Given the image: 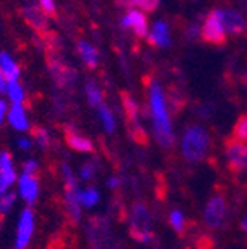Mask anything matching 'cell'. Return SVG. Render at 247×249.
<instances>
[{
    "label": "cell",
    "instance_id": "32",
    "mask_svg": "<svg viewBox=\"0 0 247 249\" xmlns=\"http://www.w3.org/2000/svg\"><path fill=\"white\" fill-rule=\"evenodd\" d=\"M40 11L45 16H52L55 14V2L54 0H38Z\"/></svg>",
    "mask_w": 247,
    "mask_h": 249
},
{
    "label": "cell",
    "instance_id": "33",
    "mask_svg": "<svg viewBox=\"0 0 247 249\" xmlns=\"http://www.w3.org/2000/svg\"><path fill=\"white\" fill-rule=\"evenodd\" d=\"M7 113H9V102L0 97V128L7 123Z\"/></svg>",
    "mask_w": 247,
    "mask_h": 249
},
{
    "label": "cell",
    "instance_id": "14",
    "mask_svg": "<svg viewBox=\"0 0 247 249\" xmlns=\"http://www.w3.org/2000/svg\"><path fill=\"white\" fill-rule=\"evenodd\" d=\"M149 42L152 45L159 47V49H166L171 45V31H170V24L166 21H156L154 24L149 30V35H147Z\"/></svg>",
    "mask_w": 247,
    "mask_h": 249
},
{
    "label": "cell",
    "instance_id": "15",
    "mask_svg": "<svg viewBox=\"0 0 247 249\" xmlns=\"http://www.w3.org/2000/svg\"><path fill=\"white\" fill-rule=\"evenodd\" d=\"M221 16H223V24L227 30V35H240L247 28V21L244 18L242 12L233 11V9H221Z\"/></svg>",
    "mask_w": 247,
    "mask_h": 249
},
{
    "label": "cell",
    "instance_id": "21",
    "mask_svg": "<svg viewBox=\"0 0 247 249\" xmlns=\"http://www.w3.org/2000/svg\"><path fill=\"white\" fill-rule=\"evenodd\" d=\"M85 95H87V101L92 107H101L104 104V93H102L101 87L97 85L95 82H87L85 83Z\"/></svg>",
    "mask_w": 247,
    "mask_h": 249
},
{
    "label": "cell",
    "instance_id": "2",
    "mask_svg": "<svg viewBox=\"0 0 247 249\" xmlns=\"http://www.w3.org/2000/svg\"><path fill=\"white\" fill-rule=\"evenodd\" d=\"M211 152V135L202 124H189L180 135V154L189 164H199Z\"/></svg>",
    "mask_w": 247,
    "mask_h": 249
},
{
    "label": "cell",
    "instance_id": "27",
    "mask_svg": "<svg viewBox=\"0 0 247 249\" xmlns=\"http://www.w3.org/2000/svg\"><path fill=\"white\" fill-rule=\"evenodd\" d=\"M33 144H36L40 149H51V145H52V135H51V132L47 128H35V132H33Z\"/></svg>",
    "mask_w": 247,
    "mask_h": 249
},
{
    "label": "cell",
    "instance_id": "24",
    "mask_svg": "<svg viewBox=\"0 0 247 249\" xmlns=\"http://www.w3.org/2000/svg\"><path fill=\"white\" fill-rule=\"evenodd\" d=\"M97 171H99V163L97 161H85V163L81 164L80 170H78V180L83 183H88L92 182L93 178L97 177Z\"/></svg>",
    "mask_w": 247,
    "mask_h": 249
},
{
    "label": "cell",
    "instance_id": "12",
    "mask_svg": "<svg viewBox=\"0 0 247 249\" xmlns=\"http://www.w3.org/2000/svg\"><path fill=\"white\" fill-rule=\"evenodd\" d=\"M121 26L124 30H131L137 36H147L149 35V23L147 16L139 9H130L121 19Z\"/></svg>",
    "mask_w": 247,
    "mask_h": 249
},
{
    "label": "cell",
    "instance_id": "5",
    "mask_svg": "<svg viewBox=\"0 0 247 249\" xmlns=\"http://www.w3.org/2000/svg\"><path fill=\"white\" fill-rule=\"evenodd\" d=\"M230 216V204L223 194H212L202 210V222L209 230H221L227 227Z\"/></svg>",
    "mask_w": 247,
    "mask_h": 249
},
{
    "label": "cell",
    "instance_id": "8",
    "mask_svg": "<svg viewBox=\"0 0 247 249\" xmlns=\"http://www.w3.org/2000/svg\"><path fill=\"white\" fill-rule=\"evenodd\" d=\"M201 35L206 42L209 43H220L225 42L227 38V30H225V24H223V16H221V9H216V11H212L211 14L206 18L204 24L201 28Z\"/></svg>",
    "mask_w": 247,
    "mask_h": 249
},
{
    "label": "cell",
    "instance_id": "10",
    "mask_svg": "<svg viewBox=\"0 0 247 249\" xmlns=\"http://www.w3.org/2000/svg\"><path fill=\"white\" fill-rule=\"evenodd\" d=\"M18 170H16L14 158L9 151H0V194H5L9 191H14V185L18 182Z\"/></svg>",
    "mask_w": 247,
    "mask_h": 249
},
{
    "label": "cell",
    "instance_id": "29",
    "mask_svg": "<svg viewBox=\"0 0 247 249\" xmlns=\"http://www.w3.org/2000/svg\"><path fill=\"white\" fill-rule=\"evenodd\" d=\"M38 171H40V163L36 158H28V160H24L23 164H21V173H24V175L38 177Z\"/></svg>",
    "mask_w": 247,
    "mask_h": 249
},
{
    "label": "cell",
    "instance_id": "25",
    "mask_svg": "<svg viewBox=\"0 0 247 249\" xmlns=\"http://www.w3.org/2000/svg\"><path fill=\"white\" fill-rule=\"evenodd\" d=\"M24 18H26V21L31 24L33 28H36V30H43L47 24V19H45V14H43L40 9L36 7H28L24 9Z\"/></svg>",
    "mask_w": 247,
    "mask_h": 249
},
{
    "label": "cell",
    "instance_id": "4",
    "mask_svg": "<svg viewBox=\"0 0 247 249\" xmlns=\"http://www.w3.org/2000/svg\"><path fill=\"white\" fill-rule=\"evenodd\" d=\"M128 225L133 241L142 246H149L154 241L152 232V213L145 202H135L128 211Z\"/></svg>",
    "mask_w": 247,
    "mask_h": 249
},
{
    "label": "cell",
    "instance_id": "20",
    "mask_svg": "<svg viewBox=\"0 0 247 249\" xmlns=\"http://www.w3.org/2000/svg\"><path fill=\"white\" fill-rule=\"evenodd\" d=\"M78 54H80L81 61L85 62L88 68H95L97 62H99V52L97 49L87 40H80L78 42Z\"/></svg>",
    "mask_w": 247,
    "mask_h": 249
},
{
    "label": "cell",
    "instance_id": "18",
    "mask_svg": "<svg viewBox=\"0 0 247 249\" xmlns=\"http://www.w3.org/2000/svg\"><path fill=\"white\" fill-rule=\"evenodd\" d=\"M101 191L93 185H87V187H81V192H80V204L83 210H93L101 204Z\"/></svg>",
    "mask_w": 247,
    "mask_h": 249
},
{
    "label": "cell",
    "instance_id": "35",
    "mask_svg": "<svg viewBox=\"0 0 247 249\" xmlns=\"http://www.w3.org/2000/svg\"><path fill=\"white\" fill-rule=\"evenodd\" d=\"M5 89H7V80H5L4 73L0 70V95H5Z\"/></svg>",
    "mask_w": 247,
    "mask_h": 249
},
{
    "label": "cell",
    "instance_id": "9",
    "mask_svg": "<svg viewBox=\"0 0 247 249\" xmlns=\"http://www.w3.org/2000/svg\"><path fill=\"white\" fill-rule=\"evenodd\" d=\"M225 160L232 173H247V144L232 140L225 147Z\"/></svg>",
    "mask_w": 247,
    "mask_h": 249
},
{
    "label": "cell",
    "instance_id": "30",
    "mask_svg": "<svg viewBox=\"0 0 247 249\" xmlns=\"http://www.w3.org/2000/svg\"><path fill=\"white\" fill-rule=\"evenodd\" d=\"M126 4L133 5V9H139V11H154L158 7L159 0H126Z\"/></svg>",
    "mask_w": 247,
    "mask_h": 249
},
{
    "label": "cell",
    "instance_id": "7",
    "mask_svg": "<svg viewBox=\"0 0 247 249\" xmlns=\"http://www.w3.org/2000/svg\"><path fill=\"white\" fill-rule=\"evenodd\" d=\"M40 192H42V185H40V178L36 175H24L19 173L18 182H16V194L18 199L23 201L26 208H33L38 202Z\"/></svg>",
    "mask_w": 247,
    "mask_h": 249
},
{
    "label": "cell",
    "instance_id": "19",
    "mask_svg": "<svg viewBox=\"0 0 247 249\" xmlns=\"http://www.w3.org/2000/svg\"><path fill=\"white\" fill-rule=\"evenodd\" d=\"M97 114H99V121H101L102 128L106 133H114L116 132L118 121H116V114L109 106L102 104L101 107H97Z\"/></svg>",
    "mask_w": 247,
    "mask_h": 249
},
{
    "label": "cell",
    "instance_id": "22",
    "mask_svg": "<svg viewBox=\"0 0 247 249\" xmlns=\"http://www.w3.org/2000/svg\"><path fill=\"white\" fill-rule=\"evenodd\" d=\"M5 95H7V101L11 104H24V101H26V92L19 82H7Z\"/></svg>",
    "mask_w": 247,
    "mask_h": 249
},
{
    "label": "cell",
    "instance_id": "11",
    "mask_svg": "<svg viewBox=\"0 0 247 249\" xmlns=\"http://www.w3.org/2000/svg\"><path fill=\"white\" fill-rule=\"evenodd\" d=\"M64 140L66 144H68V147L73 149L74 152H81V154H90L95 149L92 139L87 137L85 133H81L73 124L64 128Z\"/></svg>",
    "mask_w": 247,
    "mask_h": 249
},
{
    "label": "cell",
    "instance_id": "34",
    "mask_svg": "<svg viewBox=\"0 0 247 249\" xmlns=\"http://www.w3.org/2000/svg\"><path fill=\"white\" fill-rule=\"evenodd\" d=\"M107 187L111 189V191H118L121 187V178L120 177H109V180H107Z\"/></svg>",
    "mask_w": 247,
    "mask_h": 249
},
{
    "label": "cell",
    "instance_id": "28",
    "mask_svg": "<svg viewBox=\"0 0 247 249\" xmlns=\"http://www.w3.org/2000/svg\"><path fill=\"white\" fill-rule=\"evenodd\" d=\"M233 140L247 144V116H240L233 126Z\"/></svg>",
    "mask_w": 247,
    "mask_h": 249
},
{
    "label": "cell",
    "instance_id": "37",
    "mask_svg": "<svg viewBox=\"0 0 247 249\" xmlns=\"http://www.w3.org/2000/svg\"><path fill=\"white\" fill-rule=\"evenodd\" d=\"M2 230H4V220H2V216H0V233H2Z\"/></svg>",
    "mask_w": 247,
    "mask_h": 249
},
{
    "label": "cell",
    "instance_id": "1",
    "mask_svg": "<svg viewBox=\"0 0 247 249\" xmlns=\"http://www.w3.org/2000/svg\"><path fill=\"white\" fill-rule=\"evenodd\" d=\"M149 116L152 121V137L162 149H171L175 145V126L171 120L168 95L158 80L149 83Z\"/></svg>",
    "mask_w": 247,
    "mask_h": 249
},
{
    "label": "cell",
    "instance_id": "3",
    "mask_svg": "<svg viewBox=\"0 0 247 249\" xmlns=\"http://www.w3.org/2000/svg\"><path fill=\"white\" fill-rule=\"evenodd\" d=\"M62 177V183H64V210L71 223H78L83 214V208L80 204V192H81V182L78 180L76 171L71 168L70 163L62 161L59 166Z\"/></svg>",
    "mask_w": 247,
    "mask_h": 249
},
{
    "label": "cell",
    "instance_id": "16",
    "mask_svg": "<svg viewBox=\"0 0 247 249\" xmlns=\"http://www.w3.org/2000/svg\"><path fill=\"white\" fill-rule=\"evenodd\" d=\"M123 106L124 111H126L128 121H130L131 128H133V133L137 137H143V128L139 118V104H137V101L133 97H130L128 93H123Z\"/></svg>",
    "mask_w": 247,
    "mask_h": 249
},
{
    "label": "cell",
    "instance_id": "36",
    "mask_svg": "<svg viewBox=\"0 0 247 249\" xmlns=\"http://www.w3.org/2000/svg\"><path fill=\"white\" fill-rule=\"evenodd\" d=\"M239 227H240V230H242L244 233L247 235V214H244L242 218H240V222H239Z\"/></svg>",
    "mask_w": 247,
    "mask_h": 249
},
{
    "label": "cell",
    "instance_id": "17",
    "mask_svg": "<svg viewBox=\"0 0 247 249\" xmlns=\"http://www.w3.org/2000/svg\"><path fill=\"white\" fill-rule=\"evenodd\" d=\"M0 70H2L7 82H19V76H21L19 64L7 52H0Z\"/></svg>",
    "mask_w": 247,
    "mask_h": 249
},
{
    "label": "cell",
    "instance_id": "31",
    "mask_svg": "<svg viewBox=\"0 0 247 249\" xmlns=\"http://www.w3.org/2000/svg\"><path fill=\"white\" fill-rule=\"evenodd\" d=\"M16 147H18V151H23V152H28L31 151V147H33V139L31 137H18V140H16Z\"/></svg>",
    "mask_w": 247,
    "mask_h": 249
},
{
    "label": "cell",
    "instance_id": "13",
    "mask_svg": "<svg viewBox=\"0 0 247 249\" xmlns=\"http://www.w3.org/2000/svg\"><path fill=\"white\" fill-rule=\"evenodd\" d=\"M7 123L12 130L19 133H26L31 130V121L26 113L24 104H11L7 113Z\"/></svg>",
    "mask_w": 247,
    "mask_h": 249
},
{
    "label": "cell",
    "instance_id": "6",
    "mask_svg": "<svg viewBox=\"0 0 247 249\" xmlns=\"http://www.w3.org/2000/svg\"><path fill=\"white\" fill-rule=\"evenodd\" d=\"M36 232V214L33 208H23L16 223V233L12 239V249H28Z\"/></svg>",
    "mask_w": 247,
    "mask_h": 249
},
{
    "label": "cell",
    "instance_id": "26",
    "mask_svg": "<svg viewBox=\"0 0 247 249\" xmlns=\"http://www.w3.org/2000/svg\"><path fill=\"white\" fill-rule=\"evenodd\" d=\"M18 202V194L14 191H9L5 194H0V216H5L14 210Z\"/></svg>",
    "mask_w": 247,
    "mask_h": 249
},
{
    "label": "cell",
    "instance_id": "23",
    "mask_svg": "<svg viewBox=\"0 0 247 249\" xmlns=\"http://www.w3.org/2000/svg\"><path fill=\"white\" fill-rule=\"evenodd\" d=\"M168 223H170V227L175 230L176 233H185L187 230V216L185 213H183L182 210H178V208H175V210H171L170 213H168Z\"/></svg>",
    "mask_w": 247,
    "mask_h": 249
}]
</instances>
